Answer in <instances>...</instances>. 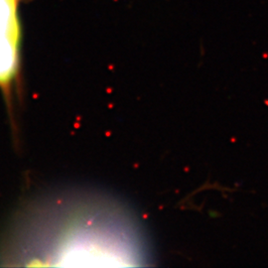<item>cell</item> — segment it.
<instances>
[{"instance_id": "6da1fadb", "label": "cell", "mask_w": 268, "mask_h": 268, "mask_svg": "<svg viewBox=\"0 0 268 268\" xmlns=\"http://www.w3.org/2000/svg\"><path fill=\"white\" fill-rule=\"evenodd\" d=\"M22 0H0V91L14 124V100L20 80L22 30L18 8Z\"/></svg>"}]
</instances>
